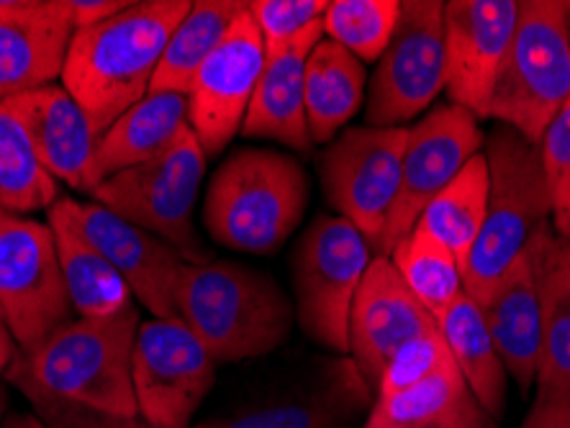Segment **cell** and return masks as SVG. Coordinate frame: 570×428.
<instances>
[{
	"instance_id": "1",
	"label": "cell",
	"mask_w": 570,
	"mask_h": 428,
	"mask_svg": "<svg viewBox=\"0 0 570 428\" xmlns=\"http://www.w3.org/2000/svg\"><path fill=\"white\" fill-rule=\"evenodd\" d=\"M188 11L190 0H139L72 33L60 80L100 137L153 88L167 41Z\"/></svg>"
},
{
	"instance_id": "2",
	"label": "cell",
	"mask_w": 570,
	"mask_h": 428,
	"mask_svg": "<svg viewBox=\"0 0 570 428\" xmlns=\"http://www.w3.org/2000/svg\"><path fill=\"white\" fill-rule=\"evenodd\" d=\"M141 326L137 306L114 318H75L39 347L19 351L8 380L23 396H45L108 416H139L131 351Z\"/></svg>"
},
{
	"instance_id": "3",
	"label": "cell",
	"mask_w": 570,
	"mask_h": 428,
	"mask_svg": "<svg viewBox=\"0 0 570 428\" xmlns=\"http://www.w3.org/2000/svg\"><path fill=\"white\" fill-rule=\"evenodd\" d=\"M178 318L216 365L265 357L288 341L296 308L271 275L232 259L186 265L178 282Z\"/></svg>"
},
{
	"instance_id": "4",
	"label": "cell",
	"mask_w": 570,
	"mask_h": 428,
	"mask_svg": "<svg viewBox=\"0 0 570 428\" xmlns=\"http://www.w3.org/2000/svg\"><path fill=\"white\" fill-rule=\"evenodd\" d=\"M483 157L489 165V206L463 267L465 296L478 306L491 296L511 265L530 255L552 231L540 147L524 141L509 126H499L485 141Z\"/></svg>"
},
{
	"instance_id": "5",
	"label": "cell",
	"mask_w": 570,
	"mask_h": 428,
	"mask_svg": "<svg viewBox=\"0 0 570 428\" xmlns=\"http://www.w3.org/2000/svg\"><path fill=\"white\" fill-rule=\"evenodd\" d=\"M308 178L296 159L275 149H239L208 182L204 226L216 245L245 255H273L304 221Z\"/></svg>"
},
{
	"instance_id": "6",
	"label": "cell",
	"mask_w": 570,
	"mask_h": 428,
	"mask_svg": "<svg viewBox=\"0 0 570 428\" xmlns=\"http://www.w3.org/2000/svg\"><path fill=\"white\" fill-rule=\"evenodd\" d=\"M570 98L568 3L524 0L483 119H497L540 147Z\"/></svg>"
},
{
	"instance_id": "7",
	"label": "cell",
	"mask_w": 570,
	"mask_h": 428,
	"mask_svg": "<svg viewBox=\"0 0 570 428\" xmlns=\"http://www.w3.org/2000/svg\"><path fill=\"white\" fill-rule=\"evenodd\" d=\"M204 172L206 155L188 129L165 155L100 182L94 198L129 223L165 239L190 265H206L212 251L193 223Z\"/></svg>"
},
{
	"instance_id": "8",
	"label": "cell",
	"mask_w": 570,
	"mask_h": 428,
	"mask_svg": "<svg viewBox=\"0 0 570 428\" xmlns=\"http://www.w3.org/2000/svg\"><path fill=\"white\" fill-rule=\"evenodd\" d=\"M373 247L340 216H318L293 249L296 318L318 347L350 357V316Z\"/></svg>"
},
{
	"instance_id": "9",
	"label": "cell",
	"mask_w": 570,
	"mask_h": 428,
	"mask_svg": "<svg viewBox=\"0 0 570 428\" xmlns=\"http://www.w3.org/2000/svg\"><path fill=\"white\" fill-rule=\"evenodd\" d=\"M444 90V3L409 0L367 82L365 126L401 129Z\"/></svg>"
},
{
	"instance_id": "10",
	"label": "cell",
	"mask_w": 570,
	"mask_h": 428,
	"mask_svg": "<svg viewBox=\"0 0 570 428\" xmlns=\"http://www.w3.org/2000/svg\"><path fill=\"white\" fill-rule=\"evenodd\" d=\"M70 313L72 303L49 226L8 213L0 221V316L19 351L39 347L72 321Z\"/></svg>"
},
{
	"instance_id": "11",
	"label": "cell",
	"mask_w": 570,
	"mask_h": 428,
	"mask_svg": "<svg viewBox=\"0 0 570 428\" xmlns=\"http://www.w3.org/2000/svg\"><path fill=\"white\" fill-rule=\"evenodd\" d=\"M406 129L352 126L330 141L318 162L330 206L379 251L385 221L401 188Z\"/></svg>"
},
{
	"instance_id": "12",
	"label": "cell",
	"mask_w": 570,
	"mask_h": 428,
	"mask_svg": "<svg viewBox=\"0 0 570 428\" xmlns=\"http://www.w3.org/2000/svg\"><path fill=\"white\" fill-rule=\"evenodd\" d=\"M139 418L159 428H188L216 382V362L180 318L139 326L131 351Z\"/></svg>"
},
{
	"instance_id": "13",
	"label": "cell",
	"mask_w": 570,
	"mask_h": 428,
	"mask_svg": "<svg viewBox=\"0 0 570 428\" xmlns=\"http://www.w3.org/2000/svg\"><path fill=\"white\" fill-rule=\"evenodd\" d=\"M483 147L485 137L478 119L455 103L434 106L412 129H406L401 188L375 255L389 257L393 247L414 229L424 208L475 155H481Z\"/></svg>"
},
{
	"instance_id": "14",
	"label": "cell",
	"mask_w": 570,
	"mask_h": 428,
	"mask_svg": "<svg viewBox=\"0 0 570 428\" xmlns=\"http://www.w3.org/2000/svg\"><path fill=\"white\" fill-rule=\"evenodd\" d=\"M265 62L263 39L245 8L188 88L190 131L206 157L224 152L242 131Z\"/></svg>"
},
{
	"instance_id": "15",
	"label": "cell",
	"mask_w": 570,
	"mask_h": 428,
	"mask_svg": "<svg viewBox=\"0 0 570 428\" xmlns=\"http://www.w3.org/2000/svg\"><path fill=\"white\" fill-rule=\"evenodd\" d=\"M517 0L444 3V90L452 103L485 116L517 29Z\"/></svg>"
},
{
	"instance_id": "16",
	"label": "cell",
	"mask_w": 570,
	"mask_h": 428,
	"mask_svg": "<svg viewBox=\"0 0 570 428\" xmlns=\"http://www.w3.org/2000/svg\"><path fill=\"white\" fill-rule=\"evenodd\" d=\"M60 203L82 233L100 249V255L127 280L134 298L149 313L165 321L178 318L175 296H178L183 267L188 265L178 249L100 203H80L67 196H60Z\"/></svg>"
},
{
	"instance_id": "17",
	"label": "cell",
	"mask_w": 570,
	"mask_h": 428,
	"mask_svg": "<svg viewBox=\"0 0 570 428\" xmlns=\"http://www.w3.org/2000/svg\"><path fill=\"white\" fill-rule=\"evenodd\" d=\"M373 385L352 357H334L316 369L301 388L271 398L239 414L214 418L196 428H352L371 414Z\"/></svg>"
},
{
	"instance_id": "18",
	"label": "cell",
	"mask_w": 570,
	"mask_h": 428,
	"mask_svg": "<svg viewBox=\"0 0 570 428\" xmlns=\"http://www.w3.org/2000/svg\"><path fill=\"white\" fill-rule=\"evenodd\" d=\"M438 321L412 296L389 257L375 255L360 282L350 316V357L367 382H379L383 367L419 334Z\"/></svg>"
},
{
	"instance_id": "19",
	"label": "cell",
	"mask_w": 570,
	"mask_h": 428,
	"mask_svg": "<svg viewBox=\"0 0 570 428\" xmlns=\"http://www.w3.org/2000/svg\"><path fill=\"white\" fill-rule=\"evenodd\" d=\"M72 33L67 0H0V100L55 86Z\"/></svg>"
},
{
	"instance_id": "20",
	"label": "cell",
	"mask_w": 570,
	"mask_h": 428,
	"mask_svg": "<svg viewBox=\"0 0 570 428\" xmlns=\"http://www.w3.org/2000/svg\"><path fill=\"white\" fill-rule=\"evenodd\" d=\"M27 129L33 155L55 182L62 180L78 192H94V157L100 133L62 86H45L11 98Z\"/></svg>"
},
{
	"instance_id": "21",
	"label": "cell",
	"mask_w": 570,
	"mask_h": 428,
	"mask_svg": "<svg viewBox=\"0 0 570 428\" xmlns=\"http://www.w3.org/2000/svg\"><path fill=\"white\" fill-rule=\"evenodd\" d=\"M540 245L530 255L517 259L491 290V296L478 306L507 375L514 377L524 396H530L538 382L542 351Z\"/></svg>"
},
{
	"instance_id": "22",
	"label": "cell",
	"mask_w": 570,
	"mask_h": 428,
	"mask_svg": "<svg viewBox=\"0 0 570 428\" xmlns=\"http://www.w3.org/2000/svg\"><path fill=\"white\" fill-rule=\"evenodd\" d=\"M322 39L324 27L316 23L278 54L267 57L239 133L247 139L278 141L298 152L312 149L314 141L306 121V62Z\"/></svg>"
},
{
	"instance_id": "23",
	"label": "cell",
	"mask_w": 570,
	"mask_h": 428,
	"mask_svg": "<svg viewBox=\"0 0 570 428\" xmlns=\"http://www.w3.org/2000/svg\"><path fill=\"white\" fill-rule=\"evenodd\" d=\"M188 129V96L165 90L147 92L100 137L90 172L94 190L114 175L165 155Z\"/></svg>"
},
{
	"instance_id": "24",
	"label": "cell",
	"mask_w": 570,
	"mask_h": 428,
	"mask_svg": "<svg viewBox=\"0 0 570 428\" xmlns=\"http://www.w3.org/2000/svg\"><path fill=\"white\" fill-rule=\"evenodd\" d=\"M47 226L55 237L62 280L78 318H114L134 308V292L116 267L100 255L78 223L55 200L47 211Z\"/></svg>"
},
{
	"instance_id": "25",
	"label": "cell",
	"mask_w": 570,
	"mask_h": 428,
	"mask_svg": "<svg viewBox=\"0 0 570 428\" xmlns=\"http://www.w3.org/2000/svg\"><path fill=\"white\" fill-rule=\"evenodd\" d=\"M365 428H499L455 365L416 388L375 398Z\"/></svg>"
},
{
	"instance_id": "26",
	"label": "cell",
	"mask_w": 570,
	"mask_h": 428,
	"mask_svg": "<svg viewBox=\"0 0 570 428\" xmlns=\"http://www.w3.org/2000/svg\"><path fill=\"white\" fill-rule=\"evenodd\" d=\"M365 64L347 49L322 39L306 62V121L314 145L340 137L365 100Z\"/></svg>"
},
{
	"instance_id": "27",
	"label": "cell",
	"mask_w": 570,
	"mask_h": 428,
	"mask_svg": "<svg viewBox=\"0 0 570 428\" xmlns=\"http://www.w3.org/2000/svg\"><path fill=\"white\" fill-rule=\"evenodd\" d=\"M542 351L534 392L570 398V239L550 231L540 245Z\"/></svg>"
},
{
	"instance_id": "28",
	"label": "cell",
	"mask_w": 570,
	"mask_h": 428,
	"mask_svg": "<svg viewBox=\"0 0 570 428\" xmlns=\"http://www.w3.org/2000/svg\"><path fill=\"white\" fill-rule=\"evenodd\" d=\"M438 329L448 344L452 362L475 400L481 402L493 421L504 418L507 408V367L501 362L497 344L483 321L481 308L471 296H460L438 321Z\"/></svg>"
},
{
	"instance_id": "29",
	"label": "cell",
	"mask_w": 570,
	"mask_h": 428,
	"mask_svg": "<svg viewBox=\"0 0 570 428\" xmlns=\"http://www.w3.org/2000/svg\"><path fill=\"white\" fill-rule=\"evenodd\" d=\"M245 8L247 3H242V0H198V3H190L186 19L178 23V29L167 41L149 92L165 90L188 96V88L200 64L222 44V39L229 33L232 23Z\"/></svg>"
},
{
	"instance_id": "30",
	"label": "cell",
	"mask_w": 570,
	"mask_h": 428,
	"mask_svg": "<svg viewBox=\"0 0 570 428\" xmlns=\"http://www.w3.org/2000/svg\"><path fill=\"white\" fill-rule=\"evenodd\" d=\"M485 206H489V165L481 152L424 208L416 223L424 226L432 237H438L455 255L460 270H463L478 233H481Z\"/></svg>"
},
{
	"instance_id": "31",
	"label": "cell",
	"mask_w": 570,
	"mask_h": 428,
	"mask_svg": "<svg viewBox=\"0 0 570 428\" xmlns=\"http://www.w3.org/2000/svg\"><path fill=\"white\" fill-rule=\"evenodd\" d=\"M389 259L396 267L401 280L412 290V296L426 308L434 321L448 313L450 306L463 296V270L455 255L432 237L424 226H414L399 241Z\"/></svg>"
},
{
	"instance_id": "32",
	"label": "cell",
	"mask_w": 570,
	"mask_h": 428,
	"mask_svg": "<svg viewBox=\"0 0 570 428\" xmlns=\"http://www.w3.org/2000/svg\"><path fill=\"white\" fill-rule=\"evenodd\" d=\"M57 198V182L33 155L11 100H0V208L13 216L41 208L49 211Z\"/></svg>"
},
{
	"instance_id": "33",
	"label": "cell",
	"mask_w": 570,
	"mask_h": 428,
	"mask_svg": "<svg viewBox=\"0 0 570 428\" xmlns=\"http://www.w3.org/2000/svg\"><path fill=\"white\" fill-rule=\"evenodd\" d=\"M401 19L399 0H330L324 37L360 62H379Z\"/></svg>"
},
{
	"instance_id": "34",
	"label": "cell",
	"mask_w": 570,
	"mask_h": 428,
	"mask_svg": "<svg viewBox=\"0 0 570 428\" xmlns=\"http://www.w3.org/2000/svg\"><path fill=\"white\" fill-rule=\"evenodd\" d=\"M455 365L450 357L448 344H444L440 329H430L419 334L416 339L404 344L375 382V398H389L409 388H416L432 375L442 372L444 367Z\"/></svg>"
},
{
	"instance_id": "35",
	"label": "cell",
	"mask_w": 570,
	"mask_h": 428,
	"mask_svg": "<svg viewBox=\"0 0 570 428\" xmlns=\"http://www.w3.org/2000/svg\"><path fill=\"white\" fill-rule=\"evenodd\" d=\"M330 0H253L247 11L263 39L265 57L278 54L301 33L324 21Z\"/></svg>"
},
{
	"instance_id": "36",
	"label": "cell",
	"mask_w": 570,
	"mask_h": 428,
	"mask_svg": "<svg viewBox=\"0 0 570 428\" xmlns=\"http://www.w3.org/2000/svg\"><path fill=\"white\" fill-rule=\"evenodd\" d=\"M540 159L548 182L552 231L570 239V98L544 131Z\"/></svg>"
},
{
	"instance_id": "37",
	"label": "cell",
	"mask_w": 570,
	"mask_h": 428,
	"mask_svg": "<svg viewBox=\"0 0 570 428\" xmlns=\"http://www.w3.org/2000/svg\"><path fill=\"white\" fill-rule=\"evenodd\" d=\"M29 402L49 428H159L147 424L145 418L139 416H108L98 414V410L75 406V402L45 396H29Z\"/></svg>"
},
{
	"instance_id": "38",
	"label": "cell",
	"mask_w": 570,
	"mask_h": 428,
	"mask_svg": "<svg viewBox=\"0 0 570 428\" xmlns=\"http://www.w3.org/2000/svg\"><path fill=\"white\" fill-rule=\"evenodd\" d=\"M522 428H570V398L534 392V402Z\"/></svg>"
},
{
	"instance_id": "39",
	"label": "cell",
	"mask_w": 570,
	"mask_h": 428,
	"mask_svg": "<svg viewBox=\"0 0 570 428\" xmlns=\"http://www.w3.org/2000/svg\"><path fill=\"white\" fill-rule=\"evenodd\" d=\"M67 3H70L75 31L98 27L129 6L127 0H67Z\"/></svg>"
},
{
	"instance_id": "40",
	"label": "cell",
	"mask_w": 570,
	"mask_h": 428,
	"mask_svg": "<svg viewBox=\"0 0 570 428\" xmlns=\"http://www.w3.org/2000/svg\"><path fill=\"white\" fill-rule=\"evenodd\" d=\"M16 357H19V344H16L11 329H8L6 318L0 316V377L8 375Z\"/></svg>"
},
{
	"instance_id": "41",
	"label": "cell",
	"mask_w": 570,
	"mask_h": 428,
	"mask_svg": "<svg viewBox=\"0 0 570 428\" xmlns=\"http://www.w3.org/2000/svg\"><path fill=\"white\" fill-rule=\"evenodd\" d=\"M0 428H49L39 416L31 414H16V416H6L0 421Z\"/></svg>"
},
{
	"instance_id": "42",
	"label": "cell",
	"mask_w": 570,
	"mask_h": 428,
	"mask_svg": "<svg viewBox=\"0 0 570 428\" xmlns=\"http://www.w3.org/2000/svg\"><path fill=\"white\" fill-rule=\"evenodd\" d=\"M6 406H8V398H6V390L0 388V421H3V414H6Z\"/></svg>"
},
{
	"instance_id": "43",
	"label": "cell",
	"mask_w": 570,
	"mask_h": 428,
	"mask_svg": "<svg viewBox=\"0 0 570 428\" xmlns=\"http://www.w3.org/2000/svg\"><path fill=\"white\" fill-rule=\"evenodd\" d=\"M568 39H570V3H568Z\"/></svg>"
},
{
	"instance_id": "44",
	"label": "cell",
	"mask_w": 570,
	"mask_h": 428,
	"mask_svg": "<svg viewBox=\"0 0 570 428\" xmlns=\"http://www.w3.org/2000/svg\"><path fill=\"white\" fill-rule=\"evenodd\" d=\"M8 216V211H3V208H0V221H3V218Z\"/></svg>"
}]
</instances>
